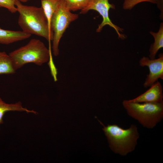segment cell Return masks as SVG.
Instances as JSON below:
<instances>
[{
    "mask_svg": "<svg viewBox=\"0 0 163 163\" xmlns=\"http://www.w3.org/2000/svg\"><path fill=\"white\" fill-rule=\"evenodd\" d=\"M15 5L19 14L18 23L22 31L43 37L48 41H52L53 37L49 31L47 20L41 7L25 5L18 0Z\"/></svg>",
    "mask_w": 163,
    "mask_h": 163,
    "instance_id": "obj_1",
    "label": "cell"
},
{
    "mask_svg": "<svg viewBox=\"0 0 163 163\" xmlns=\"http://www.w3.org/2000/svg\"><path fill=\"white\" fill-rule=\"evenodd\" d=\"M31 35L22 31H15L0 28V44H9L29 38Z\"/></svg>",
    "mask_w": 163,
    "mask_h": 163,
    "instance_id": "obj_9",
    "label": "cell"
},
{
    "mask_svg": "<svg viewBox=\"0 0 163 163\" xmlns=\"http://www.w3.org/2000/svg\"><path fill=\"white\" fill-rule=\"evenodd\" d=\"M21 2H27L30 0H18Z\"/></svg>",
    "mask_w": 163,
    "mask_h": 163,
    "instance_id": "obj_18",
    "label": "cell"
},
{
    "mask_svg": "<svg viewBox=\"0 0 163 163\" xmlns=\"http://www.w3.org/2000/svg\"><path fill=\"white\" fill-rule=\"evenodd\" d=\"M160 11V18L163 20V0H157L156 4Z\"/></svg>",
    "mask_w": 163,
    "mask_h": 163,
    "instance_id": "obj_17",
    "label": "cell"
},
{
    "mask_svg": "<svg viewBox=\"0 0 163 163\" xmlns=\"http://www.w3.org/2000/svg\"><path fill=\"white\" fill-rule=\"evenodd\" d=\"M71 11L82 10L86 8L92 0H63Z\"/></svg>",
    "mask_w": 163,
    "mask_h": 163,
    "instance_id": "obj_14",
    "label": "cell"
},
{
    "mask_svg": "<svg viewBox=\"0 0 163 163\" xmlns=\"http://www.w3.org/2000/svg\"><path fill=\"white\" fill-rule=\"evenodd\" d=\"M163 98L162 87L160 82L157 81L145 92L129 100L134 102L158 103L163 102Z\"/></svg>",
    "mask_w": 163,
    "mask_h": 163,
    "instance_id": "obj_8",
    "label": "cell"
},
{
    "mask_svg": "<svg viewBox=\"0 0 163 163\" xmlns=\"http://www.w3.org/2000/svg\"><path fill=\"white\" fill-rule=\"evenodd\" d=\"M143 2H148L156 4L157 0H124L123 8L124 10H131L136 5Z\"/></svg>",
    "mask_w": 163,
    "mask_h": 163,
    "instance_id": "obj_15",
    "label": "cell"
},
{
    "mask_svg": "<svg viewBox=\"0 0 163 163\" xmlns=\"http://www.w3.org/2000/svg\"><path fill=\"white\" fill-rule=\"evenodd\" d=\"M10 111H25L37 114V112L34 110H30L23 107L20 101L15 103L7 104L0 97V124L3 123V118L5 113Z\"/></svg>",
    "mask_w": 163,
    "mask_h": 163,
    "instance_id": "obj_12",
    "label": "cell"
},
{
    "mask_svg": "<svg viewBox=\"0 0 163 163\" xmlns=\"http://www.w3.org/2000/svg\"><path fill=\"white\" fill-rule=\"evenodd\" d=\"M17 0H0V7H3L7 9L12 13L17 12L15 5Z\"/></svg>",
    "mask_w": 163,
    "mask_h": 163,
    "instance_id": "obj_16",
    "label": "cell"
},
{
    "mask_svg": "<svg viewBox=\"0 0 163 163\" xmlns=\"http://www.w3.org/2000/svg\"><path fill=\"white\" fill-rule=\"evenodd\" d=\"M78 14L72 13L63 0H61L52 17L51 26L53 33L52 49L53 55L59 54V45L60 40L70 24L78 19Z\"/></svg>",
    "mask_w": 163,
    "mask_h": 163,
    "instance_id": "obj_5",
    "label": "cell"
},
{
    "mask_svg": "<svg viewBox=\"0 0 163 163\" xmlns=\"http://www.w3.org/2000/svg\"><path fill=\"white\" fill-rule=\"evenodd\" d=\"M61 1V0H41V7L47 19L49 31L53 37V33L51 28V19Z\"/></svg>",
    "mask_w": 163,
    "mask_h": 163,
    "instance_id": "obj_11",
    "label": "cell"
},
{
    "mask_svg": "<svg viewBox=\"0 0 163 163\" xmlns=\"http://www.w3.org/2000/svg\"><path fill=\"white\" fill-rule=\"evenodd\" d=\"M49 49L40 40L31 39L26 45L10 53L13 67L16 70L26 64L32 63L41 66L49 61L51 51L50 41Z\"/></svg>",
    "mask_w": 163,
    "mask_h": 163,
    "instance_id": "obj_3",
    "label": "cell"
},
{
    "mask_svg": "<svg viewBox=\"0 0 163 163\" xmlns=\"http://www.w3.org/2000/svg\"><path fill=\"white\" fill-rule=\"evenodd\" d=\"M103 126L102 130L106 136L111 150L115 153L125 156L134 151L137 144L139 134L136 125L132 124L129 127L124 129L116 124Z\"/></svg>",
    "mask_w": 163,
    "mask_h": 163,
    "instance_id": "obj_2",
    "label": "cell"
},
{
    "mask_svg": "<svg viewBox=\"0 0 163 163\" xmlns=\"http://www.w3.org/2000/svg\"><path fill=\"white\" fill-rule=\"evenodd\" d=\"M139 65L142 67L147 66L149 72L143 84L145 88L150 87L159 79H163V54L161 53L157 59H151L143 56L139 60Z\"/></svg>",
    "mask_w": 163,
    "mask_h": 163,
    "instance_id": "obj_7",
    "label": "cell"
},
{
    "mask_svg": "<svg viewBox=\"0 0 163 163\" xmlns=\"http://www.w3.org/2000/svg\"><path fill=\"white\" fill-rule=\"evenodd\" d=\"M150 34L154 38V42L151 45L149 49V58L151 59H155L158 51L163 47V23L161 22L158 31L157 32L150 31Z\"/></svg>",
    "mask_w": 163,
    "mask_h": 163,
    "instance_id": "obj_10",
    "label": "cell"
},
{
    "mask_svg": "<svg viewBox=\"0 0 163 163\" xmlns=\"http://www.w3.org/2000/svg\"><path fill=\"white\" fill-rule=\"evenodd\" d=\"M15 71L9 54L0 51V75L13 74Z\"/></svg>",
    "mask_w": 163,
    "mask_h": 163,
    "instance_id": "obj_13",
    "label": "cell"
},
{
    "mask_svg": "<svg viewBox=\"0 0 163 163\" xmlns=\"http://www.w3.org/2000/svg\"><path fill=\"white\" fill-rule=\"evenodd\" d=\"M122 104L127 114L146 128H153L163 118V101L137 103L125 100Z\"/></svg>",
    "mask_w": 163,
    "mask_h": 163,
    "instance_id": "obj_4",
    "label": "cell"
},
{
    "mask_svg": "<svg viewBox=\"0 0 163 163\" xmlns=\"http://www.w3.org/2000/svg\"><path fill=\"white\" fill-rule=\"evenodd\" d=\"M115 8V5L113 4H110L109 0H92L86 8L81 11L80 13L85 14L91 10L97 11L102 16L103 20L98 25L96 32H100L104 26L108 25L114 29L119 38L124 40L126 38L125 35L120 33L123 32V29L114 24L109 18L110 9Z\"/></svg>",
    "mask_w": 163,
    "mask_h": 163,
    "instance_id": "obj_6",
    "label": "cell"
}]
</instances>
